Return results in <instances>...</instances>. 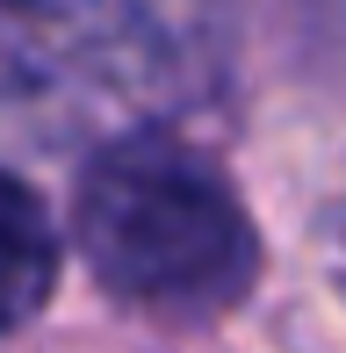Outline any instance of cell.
<instances>
[{
    "mask_svg": "<svg viewBox=\"0 0 346 353\" xmlns=\"http://www.w3.org/2000/svg\"><path fill=\"white\" fill-rule=\"evenodd\" d=\"M80 252L116 296L202 310L253 281V223L210 159L130 130L80 181Z\"/></svg>",
    "mask_w": 346,
    "mask_h": 353,
    "instance_id": "obj_1",
    "label": "cell"
},
{
    "mask_svg": "<svg viewBox=\"0 0 346 353\" xmlns=\"http://www.w3.org/2000/svg\"><path fill=\"white\" fill-rule=\"evenodd\" d=\"M195 51L187 0H0V108H173Z\"/></svg>",
    "mask_w": 346,
    "mask_h": 353,
    "instance_id": "obj_2",
    "label": "cell"
},
{
    "mask_svg": "<svg viewBox=\"0 0 346 353\" xmlns=\"http://www.w3.org/2000/svg\"><path fill=\"white\" fill-rule=\"evenodd\" d=\"M58 281V223L37 202V188L0 166V332L43 310Z\"/></svg>",
    "mask_w": 346,
    "mask_h": 353,
    "instance_id": "obj_3",
    "label": "cell"
}]
</instances>
